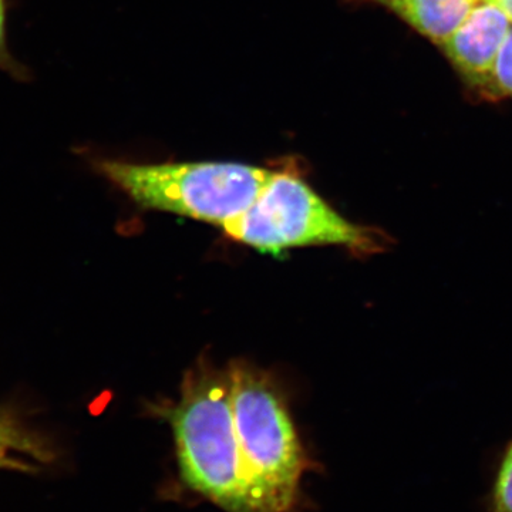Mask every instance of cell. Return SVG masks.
I'll list each match as a JSON object with an SVG mask.
<instances>
[{"label": "cell", "instance_id": "cell-1", "mask_svg": "<svg viewBox=\"0 0 512 512\" xmlns=\"http://www.w3.org/2000/svg\"><path fill=\"white\" fill-rule=\"evenodd\" d=\"M242 476L254 512H289L305 456L278 387L247 363L229 367Z\"/></svg>", "mask_w": 512, "mask_h": 512}, {"label": "cell", "instance_id": "cell-2", "mask_svg": "<svg viewBox=\"0 0 512 512\" xmlns=\"http://www.w3.org/2000/svg\"><path fill=\"white\" fill-rule=\"evenodd\" d=\"M170 421L184 483L224 511L254 512L242 476L229 370H192Z\"/></svg>", "mask_w": 512, "mask_h": 512}, {"label": "cell", "instance_id": "cell-3", "mask_svg": "<svg viewBox=\"0 0 512 512\" xmlns=\"http://www.w3.org/2000/svg\"><path fill=\"white\" fill-rule=\"evenodd\" d=\"M94 167L140 207L221 228L247 210L275 174L268 168L238 163L97 160Z\"/></svg>", "mask_w": 512, "mask_h": 512}, {"label": "cell", "instance_id": "cell-4", "mask_svg": "<svg viewBox=\"0 0 512 512\" xmlns=\"http://www.w3.org/2000/svg\"><path fill=\"white\" fill-rule=\"evenodd\" d=\"M222 229L235 241L274 254L308 245H342L375 254L386 244L379 231L346 220L301 178L279 171L247 210Z\"/></svg>", "mask_w": 512, "mask_h": 512}, {"label": "cell", "instance_id": "cell-5", "mask_svg": "<svg viewBox=\"0 0 512 512\" xmlns=\"http://www.w3.org/2000/svg\"><path fill=\"white\" fill-rule=\"evenodd\" d=\"M511 28L507 13L485 2L441 46L471 83L495 90V64Z\"/></svg>", "mask_w": 512, "mask_h": 512}, {"label": "cell", "instance_id": "cell-6", "mask_svg": "<svg viewBox=\"0 0 512 512\" xmlns=\"http://www.w3.org/2000/svg\"><path fill=\"white\" fill-rule=\"evenodd\" d=\"M392 10L437 45L453 35L480 0H367Z\"/></svg>", "mask_w": 512, "mask_h": 512}, {"label": "cell", "instance_id": "cell-7", "mask_svg": "<svg viewBox=\"0 0 512 512\" xmlns=\"http://www.w3.org/2000/svg\"><path fill=\"white\" fill-rule=\"evenodd\" d=\"M0 446L9 448L19 456H28L37 461H49L52 451L45 441L26 430L18 420L0 410Z\"/></svg>", "mask_w": 512, "mask_h": 512}, {"label": "cell", "instance_id": "cell-8", "mask_svg": "<svg viewBox=\"0 0 512 512\" xmlns=\"http://www.w3.org/2000/svg\"><path fill=\"white\" fill-rule=\"evenodd\" d=\"M10 0H0V70L8 73L19 82H28L30 72L15 59L9 49L8 42V13Z\"/></svg>", "mask_w": 512, "mask_h": 512}, {"label": "cell", "instance_id": "cell-9", "mask_svg": "<svg viewBox=\"0 0 512 512\" xmlns=\"http://www.w3.org/2000/svg\"><path fill=\"white\" fill-rule=\"evenodd\" d=\"M491 500L494 512H512V441L498 468Z\"/></svg>", "mask_w": 512, "mask_h": 512}, {"label": "cell", "instance_id": "cell-10", "mask_svg": "<svg viewBox=\"0 0 512 512\" xmlns=\"http://www.w3.org/2000/svg\"><path fill=\"white\" fill-rule=\"evenodd\" d=\"M494 86L498 92L512 96V28L495 64Z\"/></svg>", "mask_w": 512, "mask_h": 512}, {"label": "cell", "instance_id": "cell-11", "mask_svg": "<svg viewBox=\"0 0 512 512\" xmlns=\"http://www.w3.org/2000/svg\"><path fill=\"white\" fill-rule=\"evenodd\" d=\"M13 451L9 448L0 446V470H29L30 464L22 463L18 457L10 456Z\"/></svg>", "mask_w": 512, "mask_h": 512}, {"label": "cell", "instance_id": "cell-12", "mask_svg": "<svg viewBox=\"0 0 512 512\" xmlns=\"http://www.w3.org/2000/svg\"><path fill=\"white\" fill-rule=\"evenodd\" d=\"M485 2L493 3V5L498 6V8L504 10L508 18L512 20V0H485Z\"/></svg>", "mask_w": 512, "mask_h": 512}]
</instances>
